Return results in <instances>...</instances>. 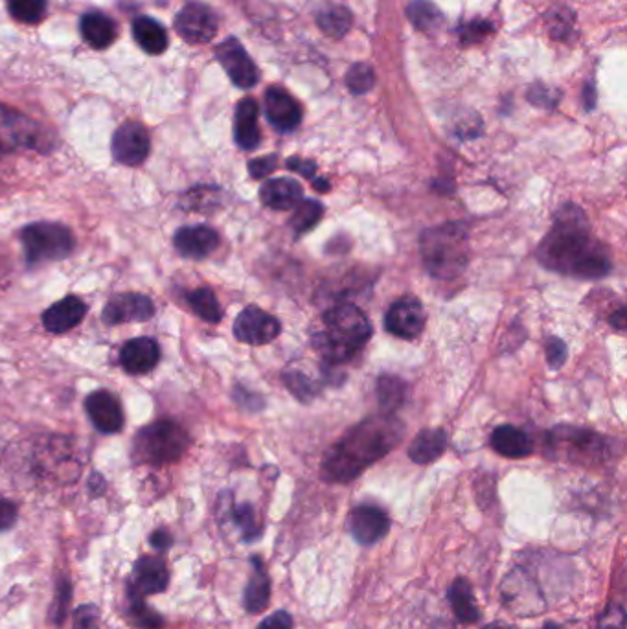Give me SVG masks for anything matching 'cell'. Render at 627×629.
<instances>
[{
	"label": "cell",
	"instance_id": "f35d334b",
	"mask_svg": "<svg viewBox=\"0 0 627 629\" xmlns=\"http://www.w3.org/2000/svg\"><path fill=\"white\" fill-rule=\"evenodd\" d=\"M129 617L133 620V624L142 629H160L162 628V618L144 604V596L131 593L129 596Z\"/></svg>",
	"mask_w": 627,
	"mask_h": 629
},
{
	"label": "cell",
	"instance_id": "7a4b0ae2",
	"mask_svg": "<svg viewBox=\"0 0 627 629\" xmlns=\"http://www.w3.org/2000/svg\"><path fill=\"white\" fill-rule=\"evenodd\" d=\"M403 433L405 425L394 414L366 418L330 447L322 464L324 477L339 484L355 481L366 468L387 457Z\"/></svg>",
	"mask_w": 627,
	"mask_h": 629
},
{
	"label": "cell",
	"instance_id": "7c38bea8",
	"mask_svg": "<svg viewBox=\"0 0 627 629\" xmlns=\"http://www.w3.org/2000/svg\"><path fill=\"white\" fill-rule=\"evenodd\" d=\"M346 525L352 538L359 545L372 547L387 536L390 530V517L376 504H361L352 510Z\"/></svg>",
	"mask_w": 627,
	"mask_h": 629
},
{
	"label": "cell",
	"instance_id": "4fadbf2b",
	"mask_svg": "<svg viewBox=\"0 0 627 629\" xmlns=\"http://www.w3.org/2000/svg\"><path fill=\"white\" fill-rule=\"evenodd\" d=\"M216 56L217 61L221 63L223 69L227 70L228 78L236 87L252 89L260 80L254 61L249 58V54L245 52V48L241 46L238 39L230 37L227 41H223L216 48Z\"/></svg>",
	"mask_w": 627,
	"mask_h": 629
},
{
	"label": "cell",
	"instance_id": "4dcf8cb0",
	"mask_svg": "<svg viewBox=\"0 0 627 629\" xmlns=\"http://www.w3.org/2000/svg\"><path fill=\"white\" fill-rule=\"evenodd\" d=\"M317 23L324 34L330 35L333 39H341L342 35L348 34L352 26V13L342 6L330 4L317 12Z\"/></svg>",
	"mask_w": 627,
	"mask_h": 629
},
{
	"label": "cell",
	"instance_id": "db71d44e",
	"mask_svg": "<svg viewBox=\"0 0 627 629\" xmlns=\"http://www.w3.org/2000/svg\"><path fill=\"white\" fill-rule=\"evenodd\" d=\"M541 629H565V628H563L561 624H558V622H547V624H545V626H543V628Z\"/></svg>",
	"mask_w": 627,
	"mask_h": 629
},
{
	"label": "cell",
	"instance_id": "d590c367",
	"mask_svg": "<svg viewBox=\"0 0 627 629\" xmlns=\"http://www.w3.org/2000/svg\"><path fill=\"white\" fill-rule=\"evenodd\" d=\"M232 521L236 523V527L240 528L241 538L245 543H252L262 536V528L258 525L256 512L251 504H238L230 510Z\"/></svg>",
	"mask_w": 627,
	"mask_h": 629
},
{
	"label": "cell",
	"instance_id": "bcb514c9",
	"mask_svg": "<svg viewBox=\"0 0 627 629\" xmlns=\"http://www.w3.org/2000/svg\"><path fill=\"white\" fill-rule=\"evenodd\" d=\"M258 629H293V617L284 609L274 611L273 615L263 618Z\"/></svg>",
	"mask_w": 627,
	"mask_h": 629
},
{
	"label": "cell",
	"instance_id": "5bb4252c",
	"mask_svg": "<svg viewBox=\"0 0 627 629\" xmlns=\"http://www.w3.org/2000/svg\"><path fill=\"white\" fill-rule=\"evenodd\" d=\"M385 328L398 339H416L425 328V309L422 302L414 297L399 298L398 302L388 308Z\"/></svg>",
	"mask_w": 627,
	"mask_h": 629
},
{
	"label": "cell",
	"instance_id": "ee69618b",
	"mask_svg": "<svg viewBox=\"0 0 627 629\" xmlns=\"http://www.w3.org/2000/svg\"><path fill=\"white\" fill-rule=\"evenodd\" d=\"M276 166H278V157L267 155V157H260V159L249 162V172L254 179H265L267 175H271L276 170Z\"/></svg>",
	"mask_w": 627,
	"mask_h": 629
},
{
	"label": "cell",
	"instance_id": "c3c4849f",
	"mask_svg": "<svg viewBox=\"0 0 627 629\" xmlns=\"http://www.w3.org/2000/svg\"><path fill=\"white\" fill-rule=\"evenodd\" d=\"M15 521H17V506L12 501L0 497V532L10 530L15 525Z\"/></svg>",
	"mask_w": 627,
	"mask_h": 629
},
{
	"label": "cell",
	"instance_id": "d6a6232c",
	"mask_svg": "<svg viewBox=\"0 0 627 629\" xmlns=\"http://www.w3.org/2000/svg\"><path fill=\"white\" fill-rule=\"evenodd\" d=\"M407 17L422 32L438 30L440 24L444 21L440 10L431 2H427V0H414V2H411L409 8H407Z\"/></svg>",
	"mask_w": 627,
	"mask_h": 629
},
{
	"label": "cell",
	"instance_id": "11a10c76",
	"mask_svg": "<svg viewBox=\"0 0 627 629\" xmlns=\"http://www.w3.org/2000/svg\"><path fill=\"white\" fill-rule=\"evenodd\" d=\"M482 629H512V628H508V626H504V624H501V622H497V624H490V626H486V628H482Z\"/></svg>",
	"mask_w": 627,
	"mask_h": 629
},
{
	"label": "cell",
	"instance_id": "836d02e7",
	"mask_svg": "<svg viewBox=\"0 0 627 629\" xmlns=\"http://www.w3.org/2000/svg\"><path fill=\"white\" fill-rule=\"evenodd\" d=\"M188 302L203 321L210 322V324L221 321L223 311H221V306H219L212 289H208V287L195 289L194 293L188 295Z\"/></svg>",
	"mask_w": 627,
	"mask_h": 629
},
{
	"label": "cell",
	"instance_id": "ba28073f",
	"mask_svg": "<svg viewBox=\"0 0 627 629\" xmlns=\"http://www.w3.org/2000/svg\"><path fill=\"white\" fill-rule=\"evenodd\" d=\"M550 447L570 460H598L605 451L604 438L589 429L561 425L550 431Z\"/></svg>",
	"mask_w": 627,
	"mask_h": 629
},
{
	"label": "cell",
	"instance_id": "f546056e",
	"mask_svg": "<svg viewBox=\"0 0 627 629\" xmlns=\"http://www.w3.org/2000/svg\"><path fill=\"white\" fill-rule=\"evenodd\" d=\"M133 37L144 52L153 56H159L168 48L166 30L162 28V24L151 17H138L133 23Z\"/></svg>",
	"mask_w": 627,
	"mask_h": 629
},
{
	"label": "cell",
	"instance_id": "484cf974",
	"mask_svg": "<svg viewBox=\"0 0 627 629\" xmlns=\"http://www.w3.org/2000/svg\"><path fill=\"white\" fill-rule=\"evenodd\" d=\"M491 447L506 458H525L532 455L534 446L523 429L513 425H499L491 433Z\"/></svg>",
	"mask_w": 627,
	"mask_h": 629
},
{
	"label": "cell",
	"instance_id": "83f0119b",
	"mask_svg": "<svg viewBox=\"0 0 627 629\" xmlns=\"http://www.w3.org/2000/svg\"><path fill=\"white\" fill-rule=\"evenodd\" d=\"M447 598L451 609L455 613L456 620L462 624H475L480 620V609L475 602L473 589L466 578H456L453 584L449 585Z\"/></svg>",
	"mask_w": 627,
	"mask_h": 629
},
{
	"label": "cell",
	"instance_id": "816d5d0a",
	"mask_svg": "<svg viewBox=\"0 0 627 629\" xmlns=\"http://www.w3.org/2000/svg\"><path fill=\"white\" fill-rule=\"evenodd\" d=\"M609 322L615 326L618 332H624L626 330V309H618L616 313H613V317L609 319Z\"/></svg>",
	"mask_w": 627,
	"mask_h": 629
},
{
	"label": "cell",
	"instance_id": "681fc988",
	"mask_svg": "<svg viewBox=\"0 0 627 629\" xmlns=\"http://www.w3.org/2000/svg\"><path fill=\"white\" fill-rule=\"evenodd\" d=\"M287 168L293 170V172L300 173V175H304V177H311V175L315 173V170H317V166H315L313 162L304 161V159H298V157L289 159V161H287Z\"/></svg>",
	"mask_w": 627,
	"mask_h": 629
},
{
	"label": "cell",
	"instance_id": "2e32d148",
	"mask_svg": "<svg viewBox=\"0 0 627 629\" xmlns=\"http://www.w3.org/2000/svg\"><path fill=\"white\" fill-rule=\"evenodd\" d=\"M155 313L153 300L140 293H122L107 302L103 309V321L107 324L148 321Z\"/></svg>",
	"mask_w": 627,
	"mask_h": 629
},
{
	"label": "cell",
	"instance_id": "5b68a950",
	"mask_svg": "<svg viewBox=\"0 0 627 629\" xmlns=\"http://www.w3.org/2000/svg\"><path fill=\"white\" fill-rule=\"evenodd\" d=\"M190 438L183 427L170 420L144 427L135 440V453L149 464H171L183 457Z\"/></svg>",
	"mask_w": 627,
	"mask_h": 629
},
{
	"label": "cell",
	"instance_id": "ab89813d",
	"mask_svg": "<svg viewBox=\"0 0 627 629\" xmlns=\"http://www.w3.org/2000/svg\"><path fill=\"white\" fill-rule=\"evenodd\" d=\"M376 83L374 70L370 69L365 63H357L352 69L348 70L346 76V85L354 94H365L370 91Z\"/></svg>",
	"mask_w": 627,
	"mask_h": 629
},
{
	"label": "cell",
	"instance_id": "d4e9b609",
	"mask_svg": "<svg viewBox=\"0 0 627 629\" xmlns=\"http://www.w3.org/2000/svg\"><path fill=\"white\" fill-rule=\"evenodd\" d=\"M252 574L249 584L243 593V606L249 613H262L271 600V578L260 560V556H252Z\"/></svg>",
	"mask_w": 627,
	"mask_h": 629
},
{
	"label": "cell",
	"instance_id": "f907efd6",
	"mask_svg": "<svg viewBox=\"0 0 627 629\" xmlns=\"http://www.w3.org/2000/svg\"><path fill=\"white\" fill-rule=\"evenodd\" d=\"M149 541H151V545H153L155 549L166 550L170 549L173 538H171V534L168 530H155V532L151 534Z\"/></svg>",
	"mask_w": 627,
	"mask_h": 629
},
{
	"label": "cell",
	"instance_id": "e575fe53",
	"mask_svg": "<svg viewBox=\"0 0 627 629\" xmlns=\"http://www.w3.org/2000/svg\"><path fill=\"white\" fill-rule=\"evenodd\" d=\"M322 216H324V206L320 205L319 201L306 199V201L298 203L293 218L289 219V227L300 236V234H306L313 229L322 219Z\"/></svg>",
	"mask_w": 627,
	"mask_h": 629
},
{
	"label": "cell",
	"instance_id": "ac0fdd59",
	"mask_svg": "<svg viewBox=\"0 0 627 629\" xmlns=\"http://www.w3.org/2000/svg\"><path fill=\"white\" fill-rule=\"evenodd\" d=\"M170 584V572L164 560L155 556H142L133 569L131 593L138 596L162 593Z\"/></svg>",
	"mask_w": 627,
	"mask_h": 629
},
{
	"label": "cell",
	"instance_id": "3957f363",
	"mask_svg": "<svg viewBox=\"0 0 627 629\" xmlns=\"http://www.w3.org/2000/svg\"><path fill=\"white\" fill-rule=\"evenodd\" d=\"M372 337V324L354 304L335 306L324 315V332L313 337L315 348L328 363L337 365L359 354Z\"/></svg>",
	"mask_w": 627,
	"mask_h": 629
},
{
	"label": "cell",
	"instance_id": "8992f818",
	"mask_svg": "<svg viewBox=\"0 0 627 629\" xmlns=\"http://www.w3.org/2000/svg\"><path fill=\"white\" fill-rule=\"evenodd\" d=\"M28 264H46L67 258L74 251V236L57 223H34L21 232Z\"/></svg>",
	"mask_w": 627,
	"mask_h": 629
},
{
	"label": "cell",
	"instance_id": "cb8c5ba5",
	"mask_svg": "<svg viewBox=\"0 0 627 629\" xmlns=\"http://www.w3.org/2000/svg\"><path fill=\"white\" fill-rule=\"evenodd\" d=\"M302 195H304V190L300 183H297L295 179H285V177L267 181L260 190L263 205L278 212L295 208L302 201Z\"/></svg>",
	"mask_w": 627,
	"mask_h": 629
},
{
	"label": "cell",
	"instance_id": "7dc6e473",
	"mask_svg": "<svg viewBox=\"0 0 627 629\" xmlns=\"http://www.w3.org/2000/svg\"><path fill=\"white\" fill-rule=\"evenodd\" d=\"M462 41L466 43H477L482 37L491 32V24L484 23V21H475V23H469L468 26H462Z\"/></svg>",
	"mask_w": 627,
	"mask_h": 629
},
{
	"label": "cell",
	"instance_id": "52a82bcc",
	"mask_svg": "<svg viewBox=\"0 0 627 629\" xmlns=\"http://www.w3.org/2000/svg\"><path fill=\"white\" fill-rule=\"evenodd\" d=\"M502 602L517 617H534L545 611V598L536 580L528 571L517 567L502 582Z\"/></svg>",
	"mask_w": 627,
	"mask_h": 629
},
{
	"label": "cell",
	"instance_id": "277c9868",
	"mask_svg": "<svg viewBox=\"0 0 627 629\" xmlns=\"http://www.w3.org/2000/svg\"><path fill=\"white\" fill-rule=\"evenodd\" d=\"M423 265L438 280H451L468 267V229L462 223H445L427 229L420 238Z\"/></svg>",
	"mask_w": 627,
	"mask_h": 629
},
{
	"label": "cell",
	"instance_id": "8fae6325",
	"mask_svg": "<svg viewBox=\"0 0 627 629\" xmlns=\"http://www.w3.org/2000/svg\"><path fill=\"white\" fill-rule=\"evenodd\" d=\"M175 28L184 41L192 45H205L216 37V13L201 2H190L175 17Z\"/></svg>",
	"mask_w": 627,
	"mask_h": 629
},
{
	"label": "cell",
	"instance_id": "30bf717a",
	"mask_svg": "<svg viewBox=\"0 0 627 629\" xmlns=\"http://www.w3.org/2000/svg\"><path fill=\"white\" fill-rule=\"evenodd\" d=\"M280 321L258 306L243 309L234 322V335L241 343L263 346L280 335Z\"/></svg>",
	"mask_w": 627,
	"mask_h": 629
},
{
	"label": "cell",
	"instance_id": "b9f144b4",
	"mask_svg": "<svg viewBox=\"0 0 627 629\" xmlns=\"http://www.w3.org/2000/svg\"><path fill=\"white\" fill-rule=\"evenodd\" d=\"M596 629H626V611L620 604H609L598 617Z\"/></svg>",
	"mask_w": 627,
	"mask_h": 629
},
{
	"label": "cell",
	"instance_id": "d6986e66",
	"mask_svg": "<svg viewBox=\"0 0 627 629\" xmlns=\"http://www.w3.org/2000/svg\"><path fill=\"white\" fill-rule=\"evenodd\" d=\"M265 115L278 131L284 133L297 129L302 122V109L297 100L280 87H273L265 94Z\"/></svg>",
	"mask_w": 627,
	"mask_h": 629
},
{
	"label": "cell",
	"instance_id": "ffe728a7",
	"mask_svg": "<svg viewBox=\"0 0 627 629\" xmlns=\"http://www.w3.org/2000/svg\"><path fill=\"white\" fill-rule=\"evenodd\" d=\"M173 241H175V249L179 251V254H183L184 258L201 260L216 251L219 236L216 230L210 227L195 225V227H183L177 230Z\"/></svg>",
	"mask_w": 627,
	"mask_h": 629
},
{
	"label": "cell",
	"instance_id": "f6af8a7d",
	"mask_svg": "<svg viewBox=\"0 0 627 629\" xmlns=\"http://www.w3.org/2000/svg\"><path fill=\"white\" fill-rule=\"evenodd\" d=\"M74 629H100L98 626V609L94 606H81L76 611Z\"/></svg>",
	"mask_w": 627,
	"mask_h": 629
},
{
	"label": "cell",
	"instance_id": "f1b7e54d",
	"mask_svg": "<svg viewBox=\"0 0 627 629\" xmlns=\"http://www.w3.org/2000/svg\"><path fill=\"white\" fill-rule=\"evenodd\" d=\"M447 449V435L444 429H423L412 440L409 457L416 464H431L442 457Z\"/></svg>",
	"mask_w": 627,
	"mask_h": 629
},
{
	"label": "cell",
	"instance_id": "7402d4cb",
	"mask_svg": "<svg viewBox=\"0 0 627 629\" xmlns=\"http://www.w3.org/2000/svg\"><path fill=\"white\" fill-rule=\"evenodd\" d=\"M85 313H87V306L81 298H63L43 313V326L52 333L69 332L83 321Z\"/></svg>",
	"mask_w": 627,
	"mask_h": 629
},
{
	"label": "cell",
	"instance_id": "9c48e42d",
	"mask_svg": "<svg viewBox=\"0 0 627 629\" xmlns=\"http://www.w3.org/2000/svg\"><path fill=\"white\" fill-rule=\"evenodd\" d=\"M45 144V131L34 120L13 111L6 105H0V151H12L15 148H39Z\"/></svg>",
	"mask_w": 627,
	"mask_h": 629
},
{
	"label": "cell",
	"instance_id": "e0dca14e",
	"mask_svg": "<svg viewBox=\"0 0 627 629\" xmlns=\"http://www.w3.org/2000/svg\"><path fill=\"white\" fill-rule=\"evenodd\" d=\"M89 418L94 427L105 435H114L124 427V412L113 394L105 390H96L85 401Z\"/></svg>",
	"mask_w": 627,
	"mask_h": 629
},
{
	"label": "cell",
	"instance_id": "74e56055",
	"mask_svg": "<svg viewBox=\"0 0 627 629\" xmlns=\"http://www.w3.org/2000/svg\"><path fill=\"white\" fill-rule=\"evenodd\" d=\"M8 10L21 23H41L46 15V0H8Z\"/></svg>",
	"mask_w": 627,
	"mask_h": 629
},
{
	"label": "cell",
	"instance_id": "6da1fadb",
	"mask_svg": "<svg viewBox=\"0 0 627 629\" xmlns=\"http://www.w3.org/2000/svg\"><path fill=\"white\" fill-rule=\"evenodd\" d=\"M537 258L556 273L585 280L604 278L611 271L609 252L591 236L585 214L574 205L558 210L552 229L537 249Z\"/></svg>",
	"mask_w": 627,
	"mask_h": 629
},
{
	"label": "cell",
	"instance_id": "8d00e7d4",
	"mask_svg": "<svg viewBox=\"0 0 627 629\" xmlns=\"http://www.w3.org/2000/svg\"><path fill=\"white\" fill-rule=\"evenodd\" d=\"M284 383L287 390L302 403H308V401L313 400L317 396V389H319V385L313 379L306 376L304 372L293 370V368L285 370Z\"/></svg>",
	"mask_w": 627,
	"mask_h": 629
},
{
	"label": "cell",
	"instance_id": "60d3db41",
	"mask_svg": "<svg viewBox=\"0 0 627 629\" xmlns=\"http://www.w3.org/2000/svg\"><path fill=\"white\" fill-rule=\"evenodd\" d=\"M70 593H72V589H70L69 580H67V578H61L59 584H57L56 600H54L52 609H50V618H52L56 624H63V620H65L67 606H69Z\"/></svg>",
	"mask_w": 627,
	"mask_h": 629
},
{
	"label": "cell",
	"instance_id": "7bdbcfd3",
	"mask_svg": "<svg viewBox=\"0 0 627 629\" xmlns=\"http://www.w3.org/2000/svg\"><path fill=\"white\" fill-rule=\"evenodd\" d=\"M567 355L569 350L565 343L558 339V337H550L547 341V359L548 365L552 366L554 370H559L561 366L565 365L567 361Z\"/></svg>",
	"mask_w": 627,
	"mask_h": 629
},
{
	"label": "cell",
	"instance_id": "44dd1931",
	"mask_svg": "<svg viewBox=\"0 0 627 629\" xmlns=\"http://www.w3.org/2000/svg\"><path fill=\"white\" fill-rule=\"evenodd\" d=\"M159 359V344L149 337L131 339L120 352V363L124 366V370L135 376L151 372L159 363Z\"/></svg>",
	"mask_w": 627,
	"mask_h": 629
},
{
	"label": "cell",
	"instance_id": "9a60e30c",
	"mask_svg": "<svg viewBox=\"0 0 627 629\" xmlns=\"http://www.w3.org/2000/svg\"><path fill=\"white\" fill-rule=\"evenodd\" d=\"M151 140L148 129L138 122H126L113 137V157L120 164L138 166L148 159Z\"/></svg>",
	"mask_w": 627,
	"mask_h": 629
},
{
	"label": "cell",
	"instance_id": "1f68e13d",
	"mask_svg": "<svg viewBox=\"0 0 627 629\" xmlns=\"http://www.w3.org/2000/svg\"><path fill=\"white\" fill-rule=\"evenodd\" d=\"M377 398L387 414L399 409L407 396V385L396 376H381L376 383Z\"/></svg>",
	"mask_w": 627,
	"mask_h": 629
},
{
	"label": "cell",
	"instance_id": "603a6c76",
	"mask_svg": "<svg viewBox=\"0 0 627 629\" xmlns=\"http://www.w3.org/2000/svg\"><path fill=\"white\" fill-rule=\"evenodd\" d=\"M258 103L252 98H243L236 107V118H234V138L238 146L245 151H252L258 148L262 135L258 127Z\"/></svg>",
	"mask_w": 627,
	"mask_h": 629
},
{
	"label": "cell",
	"instance_id": "4316f807",
	"mask_svg": "<svg viewBox=\"0 0 627 629\" xmlns=\"http://www.w3.org/2000/svg\"><path fill=\"white\" fill-rule=\"evenodd\" d=\"M81 35L92 48H107L116 39V23L109 15L100 12L85 13L81 17Z\"/></svg>",
	"mask_w": 627,
	"mask_h": 629
},
{
	"label": "cell",
	"instance_id": "f5cc1de1",
	"mask_svg": "<svg viewBox=\"0 0 627 629\" xmlns=\"http://www.w3.org/2000/svg\"><path fill=\"white\" fill-rule=\"evenodd\" d=\"M313 186H315V190H320V192H328V190H330V184H326V181H324V179H320V181H315V184H313Z\"/></svg>",
	"mask_w": 627,
	"mask_h": 629
}]
</instances>
